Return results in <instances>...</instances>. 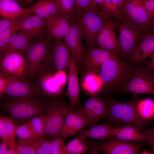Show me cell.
I'll return each instance as SVG.
<instances>
[{
    "mask_svg": "<svg viewBox=\"0 0 154 154\" xmlns=\"http://www.w3.org/2000/svg\"><path fill=\"white\" fill-rule=\"evenodd\" d=\"M70 21V29L64 39L75 57L78 69H80L85 52L83 42L84 35L81 26L75 20Z\"/></svg>",
    "mask_w": 154,
    "mask_h": 154,
    "instance_id": "e0dca14e",
    "label": "cell"
},
{
    "mask_svg": "<svg viewBox=\"0 0 154 154\" xmlns=\"http://www.w3.org/2000/svg\"><path fill=\"white\" fill-rule=\"evenodd\" d=\"M61 70L51 72L42 69L35 74L26 78L33 88L37 95L46 98L60 93V82H58Z\"/></svg>",
    "mask_w": 154,
    "mask_h": 154,
    "instance_id": "ba28073f",
    "label": "cell"
},
{
    "mask_svg": "<svg viewBox=\"0 0 154 154\" xmlns=\"http://www.w3.org/2000/svg\"><path fill=\"white\" fill-rule=\"evenodd\" d=\"M51 140L43 137L31 141L37 154H50Z\"/></svg>",
    "mask_w": 154,
    "mask_h": 154,
    "instance_id": "74e56055",
    "label": "cell"
},
{
    "mask_svg": "<svg viewBox=\"0 0 154 154\" xmlns=\"http://www.w3.org/2000/svg\"><path fill=\"white\" fill-rule=\"evenodd\" d=\"M144 6L151 18L154 15V0H142Z\"/></svg>",
    "mask_w": 154,
    "mask_h": 154,
    "instance_id": "ee69618b",
    "label": "cell"
},
{
    "mask_svg": "<svg viewBox=\"0 0 154 154\" xmlns=\"http://www.w3.org/2000/svg\"><path fill=\"white\" fill-rule=\"evenodd\" d=\"M17 144L19 154H37L36 151L32 144L31 141L19 139Z\"/></svg>",
    "mask_w": 154,
    "mask_h": 154,
    "instance_id": "ab89813d",
    "label": "cell"
},
{
    "mask_svg": "<svg viewBox=\"0 0 154 154\" xmlns=\"http://www.w3.org/2000/svg\"><path fill=\"white\" fill-rule=\"evenodd\" d=\"M118 55L129 57L141 40L150 32L144 28L124 20L117 21Z\"/></svg>",
    "mask_w": 154,
    "mask_h": 154,
    "instance_id": "8992f818",
    "label": "cell"
},
{
    "mask_svg": "<svg viewBox=\"0 0 154 154\" xmlns=\"http://www.w3.org/2000/svg\"><path fill=\"white\" fill-rule=\"evenodd\" d=\"M145 144L124 141L113 136L98 144L97 148L105 154H137Z\"/></svg>",
    "mask_w": 154,
    "mask_h": 154,
    "instance_id": "4fadbf2b",
    "label": "cell"
},
{
    "mask_svg": "<svg viewBox=\"0 0 154 154\" xmlns=\"http://www.w3.org/2000/svg\"><path fill=\"white\" fill-rule=\"evenodd\" d=\"M29 14L27 8L21 7L15 0H0V14L2 17L17 20Z\"/></svg>",
    "mask_w": 154,
    "mask_h": 154,
    "instance_id": "4316f807",
    "label": "cell"
},
{
    "mask_svg": "<svg viewBox=\"0 0 154 154\" xmlns=\"http://www.w3.org/2000/svg\"><path fill=\"white\" fill-rule=\"evenodd\" d=\"M94 2L98 5L101 3L103 0H94Z\"/></svg>",
    "mask_w": 154,
    "mask_h": 154,
    "instance_id": "db71d44e",
    "label": "cell"
},
{
    "mask_svg": "<svg viewBox=\"0 0 154 154\" xmlns=\"http://www.w3.org/2000/svg\"><path fill=\"white\" fill-rule=\"evenodd\" d=\"M143 131L146 135L147 143L150 146L152 154H154V127L151 129H145Z\"/></svg>",
    "mask_w": 154,
    "mask_h": 154,
    "instance_id": "7bdbcfd3",
    "label": "cell"
},
{
    "mask_svg": "<svg viewBox=\"0 0 154 154\" xmlns=\"http://www.w3.org/2000/svg\"><path fill=\"white\" fill-rule=\"evenodd\" d=\"M150 25L151 29L154 32V15L151 18L150 20Z\"/></svg>",
    "mask_w": 154,
    "mask_h": 154,
    "instance_id": "816d5d0a",
    "label": "cell"
},
{
    "mask_svg": "<svg viewBox=\"0 0 154 154\" xmlns=\"http://www.w3.org/2000/svg\"><path fill=\"white\" fill-rule=\"evenodd\" d=\"M118 9L121 6L125 0H112Z\"/></svg>",
    "mask_w": 154,
    "mask_h": 154,
    "instance_id": "681fc988",
    "label": "cell"
},
{
    "mask_svg": "<svg viewBox=\"0 0 154 154\" xmlns=\"http://www.w3.org/2000/svg\"><path fill=\"white\" fill-rule=\"evenodd\" d=\"M154 54V32L145 35L130 54L128 59L134 63L143 62Z\"/></svg>",
    "mask_w": 154,
    "mask_h": 154,
    "instance_id": "603a6c76",
    "label": "cell"
},
{
    "mask_svg": "<svg viewBox=\"0 0 154 154\" xmlns=\"http://www.w3.org/2000/svg\"><path fill=\"white\" fill-rule=\"evenodd\" d=\"M46 33L51 38H63L69 32L71 27L69 19L58 13L45 19Z\"/></svg>",
    "mask_w": 154,
    "mask_h": 154,
    "instance_id": "7402d4cb",
    "label": "cell"
},
{
    "mask_svg": "<svg viewBox=\"0 0 154 154\" xmlns=\"http://www.w3.org/2000/svg\"><path fill=\"white\" fill-rule=\"evenodd\" d=\"M55 39L42 67L52 72L67 68L71 54L64 38Z\"/></svg>",
    "mask_w": 154,
    "mask_h": 154,
    "instance_id": "8fae6325",
    "label": "cell"
},
{
    "mask_svg": "<svg viewBox=\"0 0 154 154\" xmlns=\"http://www.w3.org/2000/svg\"><path fill=\"white\" fill-rule=\"evenodd\" d=\"M136 66L118 55L105 62L100 68L99 75L102 83L101 92L110 94L123 84L131 77Z\"/></svg>",
    "mask_w": 154,
    "mask_h": 154,
    "instance_id": "7a4b0ae2",
    "label": "cell"
},
{
    "mask_svg": "<svg viewBox=\"0 0 154 154\" xmlns=\"http://www.w3.org/2000/svg\"><path fill=\"white\" fill-rule=\"evenodd\" d=\"M46 117V115L40 114L32 117L25 123L31 126L38 139L44 137L45 135Z\"/></svg>",
    "mask_w": 154,
    "mask_h": 154,
    "instance_id": "d6a6232c",
    "label": "cell"
},
{
    "mask_svg": "<svg viewBox=\"0 0 154 154\" xmlns=\"http://www.w3.org/2000/svg\"><path fill=\"white\" fill-rule=\"evenodd\" d=\"M119 9L123 20L153 32L150 25L151 17L142 0H125Z\"/></svg>",
    "mask_w": 154,
    "mask_h": 154,
    "instance_id": "9c48e42d",
    "label": "cell"
},
{
    "mask_svg": "<svg viewBox=\"0 0 154 154\" xmlns=\"http://www.w3.org/2000/svg\"><path fill=\"white\" fill-rule=\"evenodd\" d=\"M116 133L115 128L105 123L96 125L87 129L82 130L78 133L77 135H82L102 142L109 137L115 136Z\"/></svg>",
    "mask_w": 154,
    "mask_h": 154,
    "instance_id": "484cf974",
    "label": "cell"
},
{
    "mask_svg": "<svg viewBox=\"0 0 154 154\" xmlns=\"http://www.w3.org/2000/svg\"><path fill=\"white\" fill-rule=\"evenodd\" d=\"M8 147L6 140L2 139L0 145V154H7Z\"/></svg>",
    "mask_w": 154,
    "mask_h": 154,
    "instance_id": "7dc6e473",
    "label": "cell"
},
{
    "mask_svg": "<svg viewBox=\"0 0 154 154\" xmlns=\"http://www.w3.org/2000/svg\"><path fill=\"white\" fill-rule=\"evenodd\" d=\"M117 55H118L96 46L86 49L80 69L85 74L90 72L96 73L105 62Z\"/></svg>",
    "mask_w": 154,
    "mask_h": 154,
    "instance_id": "5bb4252c",
    "label": "cell"
},
{
    "mask_svg": "<svg viewBox=\"0 0 154 154\" xmlns=\"http://www.w3.org/2000/svg\"><path fill=\"white\" fill-rule=\"evenodd\" d=\"M140 154H152V153L151 152L148 150H147L146 149H144L141 152H140Z\"/></svg>",
    "mask_w": 154,
    "mask_h": 154,
    "instance_id": "f5cc1de1",
    "label": "cell"
},
{
    "mask_svg": "<svg viewBox=\"0 0 154 154\" xmlns=\"http://www.w3.org/2000/svg\"><path fill=\"white\" fill-rule=\"evenodd\" d=\"M33 40L23 33L17 32L11 37L6 48L5 54L9 51H16L23 54Z\"/></svg>",
    "mask_w": 154,
    "mask_h": 154,
    "instance_id": "83f0119b",
    "label": "cell"
},
{
    "mask_svg": "<svg viewBox=\"0 0 154 154\" xmlns=\"http://www.w3.org/2000/svg\"><path fill=\"white\" fill-rule=\"evenodd\" d=\"M18 32L23 33L32 39L44 37L46 33L45 19L32 14L26 15L18 20Z\"/></svg>",
    "mask_w": 154,
    "mask_h": 154,
    "instance_id": "ac0fdd59",
    "label": "cell"
},
{
    "mask_svg": "<svg viewBox=\"0 0 154 154\" xmlns=\"http://www.w3.org/2000/svg\"><path fill=\"white\" fill-rule=\"evenodd\" d=\"M29 13L44 19L60 13L57 0H40L27 8Z\"/></svg>",
    "mask_w": 154,
    "mask_h": 154,
    "instance_id": "cb8c5ba5",
    "label": "cell"
},
{
    "mask_svg": "<svg viewBox=\"0 0 154 154\" xmlns=\"http://www.w3.org/2000/svg\"><path fill=\"white\" fill-rule=\"evenodd\" d=\"M137 109L140 115L143 118L151 122H154V100L147 98L139 101Z\"/></svg>",
    "mask_w": 154,
    "mask_h": 154,
    "instance_id": "1f68e13d",
    "label": "cell"
},
{
    "mask_svg": "<svg viewBox=\"0 0 154 154\" xmlns=\"http://www.w3.org/2000/svg\"><path fill=\"white\" fill-rule=\"evenodd\" d=\"M60 12L70 20H74L75 12V0H57Z\"/></svg>",
    "mask_w": 154,
    "mask_h": 154,
    "instance_id": "8d00e7d4",
    "label": "cell"
},
{
    "mask_svg": "<svg viewBox=\"0 0 154 154\" xmlns=\"http://www.w3.org/2000/svg\"><path fill=\"white\" fill-rule=\"evenodd\" d=\"M126 93L154 96V69L150 67L147 63L136 65L131 77L110 94Z\"/></svg>",
    "mask_w": 154,
    "mask_h": 154,
    "instance_id": "3957f363",
    "label": "cell"
},
{
    "mask_svg": "<svg viewBox=\"0 0 154 154\" xmlns=\"http://www.w3.org/2000/svg\"><path fill=\"white\" fill-rule=\"evenodd\" d=\"M68 68L67 94L69 99L68 106L71 109L79 107L80 88L78 78V68L75 57L71 53Z\"/></svg>",
    "mask_w": 154,
    "mask_h": 154,
    "instance_id": "ffe728a7",
    "label": "cell"
},
{
    "mask_svg": "<svg viewBox=\"0 0 154 154\" xmlns=\"http://www.w3.org/2000/svg\"><path fill=\"white\" fill-rule=\"evenodd\" d=\"M75 10L86 8L99 9L94 0H75Z\"/></svg>",
    "mask_w": 154,
    "mask_h": 154,
    "instance_id": "60d3db41",
    "label": "cell"
},
{
    "mask_svg": "<svg viewBox=\"0 0 154 154\" xmlns=\"http://www.w3.org/2000/svg\"><path fill=\"white\" fill-rule=\"evenodd\" d=\"M109 18L99 9L75 10L74 19L82 29L86 43V49L96 46L97 35Z\"/></svg>",
    "mask_w": 154,
    "mask_h": 154,
    "instance_id": "277c9868",
    "label": "cell"
},
{
    "mask_svg": "<svg viewBox=\"0 0 154 154\" xmlns=\"http://www.w3.org/2000/svg\"><path fill=\"white\" fill-rule=\"evenodd\" d=\"M16 136L19 139L30 141L38 139L31 126L27 123L17 126Z\"/></svg>",
    "mask_w": 154,
    "mask_h": 154,
    "instance_id": "d590c367",
    "label": "cell"
},
{
    "mask_svg": "<svg viewBox=\"0 0 154 154\" xmlns=\"http://www.w3.org/2000/svg\"><path fill=\"white\" fill-rule=\"evenodd\" d=\"M18 125L17 122L11 117L1 116L0 138L1 139L15 138Z\"/></svg>",
    "mask_w": 154,
    "mask_h": 154,
    "instance_id": "4dcf8cb0",
    "label": "cell"
},
{
    "mask_svg": "<svg viewBox=\"0 0 154 154\" xmlns=\"http://www.w3.org/2000/svg\"><path fill=\"white\" fill-rule=\"evenodd\" d=\"M6 80L5 93L11 98H20L37 96L33 88L26 78H16L0 73Z\"/></svg>",
    "mask_w": 154,
    "mask_h": 154,
    "instance_id": "d6986e66",
    "label": "cell"
},
{
    "mask_svg": "<svg viewBox=\"0 0 154 154\" xmlns=\"http://www.w3.org/2000/svg\"><path fill=\"white\" fill-rule=\"evenodd\" d=\"M65 138L60 135L53 137L51 143V154H64Z\"/></svg>",
    "mask_w": 154,
    "mask_h": 154,
    "instance_id": "f35d334b",
    "label": "cell"
},
{
    "mask_svg": "<svg viewBox=\"0 0 154 154\" xmlns=\"http://www.w3.org/2000/svg\"><path fill=\"white\" fill-rule=\"evenodd\" d=\"M6 86V80L4 75L0 73V96L5 93Z\"/></svg>",
    "mask_w": 154,
    "mask_h": 154,
    "instance_id": "f6af8a7d",
    "label": "cell"
},
{
    "mask_svg": "<svg viewBox=\"0 0 154 154\" xmlns=\"http://www.w3.org/2000/svg\"><path fill=\"white\" fill-rule=\"evenodd\" d=\"M88 150L90 154H99L97 148L98 143L88 141Z\"/></svg>",
    "mask_w": 154,
    "mask_h": 154,
    "instance_id": "bcb514c9",
    "label": "cell"
},
{
    "mask_svg": "<svg viewBox=\"0 0 154 154\" xmlns=\"http://www.w3.org/2000/svg\"><path fill=\"white\" fill-rule=\"evenodd\" d=\"M82 86L88 93L93 96L101 92L102 83L99 76L96 73L90 72L86 73L83 79Z\"/></svg>",
    "mask_w": 154,
    "mask_h": 154,
    "instance_id": "f546056e",
    "label": "cell"
},
{
    "mask_svg": "<svg viewBox=\"0 0 154 154\" xmlns=\"http://www.w3.org/2000/svg\"><path fill=\"white\" fill-rule=\"evenodd\" d=\"M17 1L21 5L23 6V0H15Z\"/></svg>",
    "mask_w": 154,
    "mask_h": 154,
    "instance_id": "11a10c76",
    "label": "cell"
},
{
    "mask_svg": "<svg viewBox=\"0 0 154 154\" xmlns=\"http://www.w3.org/2000/svg\"><path fill=\"white\" fill-rule=\"evenodd\" d=\"M52 40L47 36L31 41L23 54L25 62V78L33 75L41 69L50 50Z\"/></svg>",
    "mask_w": 154,
    "mask_h": 154,
    "instance_id": "52a82bcc",
    "label": "cell"
},
{
    "mask_svg": "<svg viewBox=\"0 0 154 154\" xmlns=\"http://www.w3.org/2000/svg\"><path fill=\"white\" fill-rule=\"evenodd\" d=\"M132 95V99L126 102L117 101L109 96L105 98L108 107V114L104 118L106 123L114 127L120 124L131 125L143 130L151 122L142 118L138 112L139 95Z\"/></svg>",
    "mask_w": 154,
    "mask_h": 154,
    "instance_id": "6da1fadb",
    "label": "cell"
},
{
    "mask_svg": "<svg viewBox=\"0 0 154 154\" xmlns=\"http://www.w3.org/2000/svg\"><path fill=\"white\" fill-rule=\"evenodd\" d=\"M82 135H77L66 144L64 154H83L88 150V141Z\"/></svg>",
    "mask_w": 154,
    "mask_h": 154,
    "instance_id": "f1b7e54d",
    "label": "cell"
},
{
    "mask_svg": "<svg viewBox=\"0 0 154 154\" xmlns=\"http://www.w3.org/2000/svg\"><path fill=\"white\" fill-rule=\"evenodd\" d=\"M88 125L87 120L77 108L71 109L67 114L59 134L65 138L74 135Z\"/></svg>",
    "mask_w": 154,
    "mask_h": 154,
    "instance_id": "44dd1931",
    "label": "cell"
},
{
    "mask_svg": "<svg viewBox=\"0 0 154 154\" xmlns=\"http://www.w3.org/2000/svg\"><path fill=\"white\" fill-rule=\"evenodd\" d=\"M18 20L11 27L3 32L0 33V57L5 54L6 48L12 36L18 32L19 28Z\"/></svg>",
    "mask_w": 154,
    "mask_h": 154,
    "instance_id": "e575fe53",
    "label": "cell"
},
{
    "mask_svg": "<svg viewBox=\"0 0 154 154\" xmlns=\"http://www.w3.org/2000/svg\"><path fill=\"white\" fill-rule=\"evenodd\" d=\"M117 20L109 18L97 34L96 46L108 50L118 55V37L116 31Z\"/></svg>",
    "mask_w": 154,
    "mask_h": 154,
    "instance_id": "2e32d148",
    "label": "cell"
},
{
    "mask_svg": "<svg viewBox=\"0 0 154 154\" xmlns=\"http://www.w3.org/2000/svg\"><path fill=\"white\" fill-rule=\"evenodd\" d=\"M0 72L17 78L26 76L25 60L23 54L19 52H7L0 59Z\"/></svg>",
    "mask_w": 154,
    "mask_h": 154,
    "instance_id": "9a60e30c",
    "label": "cell"
},
{
    "mask_svg": "<svg viewBox=\"0 0 154 154\" xmlns=\"http://www.w3.org/2000/svg\"><path fill=\"white\" fill-rule=\"evenodd\" d=\"M35 0H23V6L30 5Z\"/></svg>",
    "mask_w": 154,
    "mask_h": 154,
    "instance_id": "f907efd6",
    "label": "cell"
},
{
    "mask_svg": "<svg viewBox=\"0 0 154 154\" xmlns=\"http://www.w3.org/2000/svg\"><path fill=\"white\" fill-rule=\"evenodd\" d=\"M18 20H13L2 17L0 20V33L9 28Z\"/></svg>",
    "mask_w": 154,
    "mask_h": 154,
    "instance_id": "b9f144b4",
    "label": "cell"
},
{
    "mask_svg": "<svg viewBox=\"0 0 154 154\" xmlns=\"http://www.w3.org/2000/svg\"><path fill=\"white\" fill-rule=\"evenodd\" d=\"M98 5L101 12L107 17L123 20L118 7L112 0H103Z\"/></svg>",
    "mask_w": 154,
    "mask_h": 154,
    "instance_id": "836d02e7",
    "label": "cell"
},
{
    "mask_svg": "<svg viewBox=\"0 0 154 154\" xmlns=\"http://www.w3.org/2000/svg\"><path fill=\"white\" fill-rule=\"evenodd\" d=\"M76 108L84 115L87 120L88 126L91 127L105 118L108 111L105 98L97 95L92 96L84 104Z\"/></svg>",
    "mask_w": 154,
    "mask_h": 154,
    "instance_id": "7c38bea8",
    "label": "cell"
},
{
    "mask_svg": "<svg viewBox=\"0 0 154 154\" xmlns=\"http://www.w3.org/2000/svg\"><path fill=\"white\" fill-rule=\"evenodd\" d=\"M150 58V61L147 64L150 67L154 69V54Z\"/></svg>",
    "mask_w": 154,
    "mask_h": 154,
    "instance_id": "c3c4849f",
    "label": "cell"
},
{
    "mask_svg": "<svg viewBox=\"0 0 154 154\" xmlns=\"http://www.w3.org/2000/svg\"><path fill=\"white\" fill-rule=\"evenodd\" d=\"M115 128L116 133L115 136L119 139L130 142L147 143L144 131L133 125L125 124Z\"/></svg>",
    "mask_w": 154,
    "mask_h": 154,
    "instance_id": "d4e9b609",
    "label": "cell"
},
{
    "mask_svg": "<svg viewBox=\"0 0 154 154\" xmlns=\"http://www.w3.org/2000/svg\"><path fill=\"white\" fill-rule=\"evenodd\" d=\"M71 109L68 105L56 100H50L46 105L44 112L46 120L45 135L53 137L58 135Z\"/></svg>",
    "mask_w": 154,
    "mask_h": 154,
    "instance_id": "30bf717a",
    "label": "cell"
},
{
    "mask_svg": "<svg viewBox=\"0 0 154 154\" xmlns=\"http://www.w3.org/2000/svg\"><path fill=\"white\" fill-rule=\"evenodd\" d=\"M37 96L11 98L6 101L3 107L6 112L17 123L28 120L45 112L46 105Z\"/></svg>",
    "mask_w": 154,
    "mask_h": 154,
    "instance_id": "5b68a950",
    "label": "cell"
}]
</instances>
